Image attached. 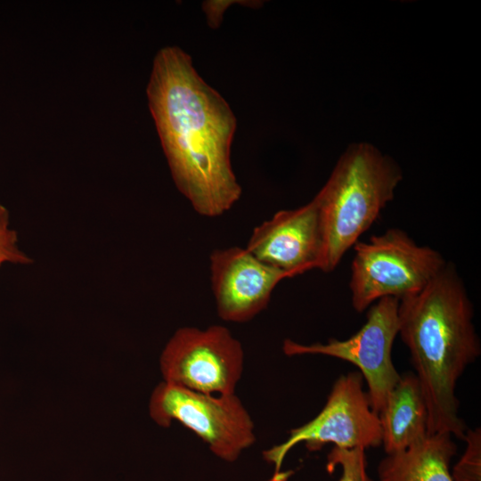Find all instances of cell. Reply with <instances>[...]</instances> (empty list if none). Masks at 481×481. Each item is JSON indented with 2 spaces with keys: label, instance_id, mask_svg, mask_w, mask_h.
Listing matches in <instances>:
<instances>
[{
  "label": "cell",
  "instance_id": "6da1fadb",
  "mask_svg": "<svg viewBox=\"0 0 481 481\" xmlns=\"http://www.w3.org/2000/svg\"><path fill=\"white\" fill-rule=\"evenodd\" d=\"M147 98L179 192L203 216L228 211L240 198L241 187L231 163L236 118L227 102L177 46L156 54Z\"/></svg>",
  "mask_w": 481,
  "mask_h": 481
},
{
  "label": "cell",
  "instance_id": "7a4b0ae2",
  "mask_svg": "<svg viewBox=\"0 0 481 481\" xmlns=\"http://www.w3.org/2000/svg\"><path fill=\"white\" fill-rule=\"evenodd\" d=\"M474 308L455 265L443 269L420 292L399 300L398 334L408 347L428 409V435L464 438L455 390L481 354Z\"/></svg>",
  "mask_w": 481,
  "mask_h": 481
},
{
  "label": "cell",
  "instance_id": "3957f363",
  "mask_svg": "<svg viewBox=\"0 0 481 481\" xmlns=\"http://www.w3.org/2000/svg\"><path fill=\"white\" fill-rule=\"evenodd\" d=\"M402 177L399 166L373 145L361 143L347 148L314 198L322 233L317 269H336L393 200Z\"/></svg>",
  "mask_w": 481,
  "mask_h": 481
},
{
  "label": "cell",
  "instance_id": "277c9868",
  "mask_svg": "<svg viewBox=\"0 0 481 481\" xmlns=\"http://www.w3.org/2000/svg\"><path fill=\"white\" fill-rule=\"evenodd\" d=\"M353 248L349 288L358 313L382 298L400 300L420 292L447 262L439 251L417 244L399 228L359 240Z\"/></svg>",
  "mask_w": 481,
  "mask_h": 481
},
{
  "label": "cell",
  "instance_id": "5b68a950",
  "mask_svg": "<svg viewBox=\"0 0 481 481\" xmlns=\"http://www.w3.org/2000/svg\"><path fill=\"white\" fill-rule=\"evenodd\" d=\"M149 411L163 428L180 422L225 461H236L256 441L254 423L235 393L205 394L164 381L154 389Z\"/></svg>",
  "mask_w": 481,
  "mask_h": 481
},
{
  "label": "cell",
  "instance_id": "8992f818",
  "mask_svg": "<svg viewBox=\"0 0 481 481\" xmlns=\"http://www.w3.org/2000/svg\"><path fill=\"white\" fill-rule=\"evenodd\" d=\"M299 443H305L312 452L326 444L364 450L381 444L379 415L371 407L359 371L340 375L321 412L310 421L291 429L284 442L264 452L265 461L274 465L273 481L279 479L287 453Z\"/></svg>",
  "mask_w": 481,
  "mask_h": 481
},
{
  "label": "cell",
  "instance_id": "52a82bcc",
  "mask_svg": "<svg viewBox=\"0 0 481 481\" xmlns=\"http://www.w3.org/2000/svg\"><path fill=\"white\" fill-rule=\"evenodd\" d=\"M398 305L399 300L393 297L376 301L365 323L346 339L330 338L327 343L310 345L285 339L282 351L288 356L322 355L352 363L364 379L371 407L378 414L401 378L392 360L399 330Z\"/></svg>",
  "mask_w": 481,
  "mask_h": 481
},
{
  "label": "cell",
  "instance_id": "ba28073f",
  "mask_svg": "<svg viewBox=\"0 0 481 481\" xmlns=\"http://www.w3.org/2000/svg\"><path fill=\"white\" fill-rule=\"evenodd\" d=\"M241 344L220 325L178 329L160 355L165 382L190 390L234 394L243 370Z\"/></svg>",
  "mask_w": 481,
  "mask_h": 481
},
{
  "label": "cell",
  "instance_id": "9c48e42d",
  "mask_svg": "<svg viewBox=\"0 0 481 481\" xmlns=\"http://www.w3.org/2000/svg\"><path fill=\"white\" fill-rule=\"evenodd\" d=\"M209 262L217 314L226 322L251 320L266 308L276 285L292 277L261 262L246 248L215 249Z\"/></svg>",
  "mask_w": 481,
  "mask_h": 481
},
{
  "label": "cell",
  "instance_id": "30bf717a",
  "mask_svg": "<svg viewBox=\"0 0 481 481\" xmlns=\"http://www.w3.org/2000/svg\"><path fill=\"white\" fill-rule=\"evenodd\" d=\"M246 249L261 262L292 277L317 269L322 233L316 200L276 212L254 228Z\"/></svg>",
  "mask_w": 481,
  "mask_h": 481
},
{
  "label": "cell",
  "instance_id": "8fae6325",
  "mask_svg": "<svg viewBox=\"0 0 481 481\" xmlns=\"http://www.w3.org/2000/svg\"><path fill=\"white\" fill-rule=\"evenodd\" d=\"M387 454L407 449L428 435V409L415 373L401 375L378 413Z\"/></svg>",
  "mask_w": 481,
  "mask_h": 481
},
{
  "label": "cell",
  "instance_id": "7c38bea8",
  "mask_svg": "<svg viewBox=\"0 0 481 481\" xmlns=\"http://www.w3.org/2000/svg\"><path fill=\"white\" fill-rule=\"evenodd\" d=\"M457 445L449 433L427 435L407 449L387 454L378 466L379 481H453L450 463Z\"/></svg>",
  "mask_w": 481,
  "mask_h": 481
},
{
  "label": "cell",
  "instance_id": "4fadbf2b",
  "mask_svg": "<svg viewBox=\"0 0 481 481\" xmlns=\"http://www.w3.org/2000/svg\"><path fill=\"white\" fill-rule=\"evenodd\" d=\"M340 467L338 481H371L367 473V460L363 448L333 447L327 456L326 469L332 472Z\"/></svg>",
  "mask_w": 481,
  "mask_h": 481
},
{
  "label": "cell",
  "instance_id": "5bb4252c",
  "mask_svg": "<svg viewBox=\"0 0 481 481\" xmlns=\"http://www.w3.org/2000/svg\"><path fill=\"white\" fill-rule=\"evenodd\" d=\"M466 448L452 469L453 481H481V428H467Z\"/></svg>",
  "mask_w": 481,
  "mask_h": 481
},
{
  "label": "cell",
  "instance_id": "9a60e30c",
  "mask_svg": "<svg viewBox=\"0 0 481 481\" xmlns=\"http://www.w3.org/2000/svg\"><path fill=\"white\" fill-rule=\"evenodd\" d=\"M4 263L28 265L32 259L18 247L17 232L10 228L8 210L0 215V266Z\"/></svg>",
  "mask_w": 481,
  "mask_h": 481
},
{
  "label": "cell",
  "instance_id": "2e32d148",
  "mask_svg": "<svg viewBox=\"0 0 481 481\" xmlns=\"http://www.w3.org/2000/svg\"><path fill=\"white\" fill-rule=\"evenodd\" d=\"M7 209L0 202V215L5 212Z\"/></svg>",
  "mask_w": 481,
  "mask_h": 481
}]
</instances>
